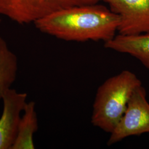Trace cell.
Wrapping results in <instances>:
<instances>
[{
  "label": "cell",
  "mask_w": 149,
  "mask_h": 149,
  "mask_svg": "<svg viewBox=\"0 0 149 149\" xmlns=\"http://www.w3.org/2000/svg\"><path fill=\"white\" fill-rule=\"evenodd\" d=\"M106 48L129 54L149 69V32L136 35L119 34L104 44Z\"/></svg>",
  "instance_id": "52a82bcc"
},
{
  "label": "cell",
  "mask_w": 149,
  "mask_h": 149,
  "mask_svg": "<svg viewBox=\"0 0 149 149\" xmlns=\"http://www.w3.org/2000/svg\"><path fill=\"white\" fill-rule=\"evenodd\" d=\"M100 0H0V15L19 24L34 23L44 17L72 7L95 5Z\"/></svg>",
  "instance_id": "3957f363"
},
{
  "label": "cell",
  "mask_w": 149,
  "mask_h": 149,
  "mask_svg": "<svg viewBox=\"0 0 149 149\" xmlns=\"http://www.w3.org/2000/svg\"><path fill=\"white\" fill-rule=\"evenodd\" d=\"M119 16L95 5L72 7L54 12L35 22L40 32L66 41L103 40L114 37Z\"/></svg>",
  "instance_id": "6da1fadb"
},
{
  "label": "cell",
  "mask_w": 149,
  "mask_h": 149,
  "mask_svg": "<svg viewBox=\"0 0 149 149\" xmlns=\"http://www.w3.org/2000/svg\"><path fill=\"white\" fill-rule=\"evenodd\" d=\"M145 133H149V103L146 91L141 85L134 91L127 109L111 133L107 144L112 145L129 136Z\"/></svg>",
  "instance_id": "277c9868"
},
{
  "label": "cell",
  "mask_w": 149,
  "mask_h": 149,
  "mask_svg": "<svg viewBox=\"0 0 149 149\" xmlns=\"http://www.w3.org/2000/svg\"><path fill=\"white\" fill-rule=\"evenodd\" d=\"M27 97L26 93L19 92L12 88L3 96V109L0 117V149H12Z\"/></svg>",
  "instance_id": "8992f818"
},
{
  "label": "cell",
  "mask_w": 149,
  "mask_h": 149,
  "mask_svg": "<svg viewBox=\"0 0 149 149\" xmlns=\"http://www.w3.org/2000/svg\"><path fill=\"white\" fill-rule=\"evenodd\" d=\"M1 18H0V23H1Z\"/></svg>",
  "instance_id": "30bf717a"
},
{
  "label": "cell",
  "mask_w": 149,
  "mask_h": 149,
  "mask_svg": "<svg viewBox=\"0 0 149 149\" xmlns=\"http://www.w3.org/2000/svg\"><path fill=\"white\" fill-rule=\"evenodd\" d=\"M38 129L36 103L27 102L18 126L16 140L11 149H34V134Z\"/></svg>",
  "instance_id": "ba28073f"
},
{
  "label": "cell",
  "mask_w": 149,
  "mask_h": 149,
  "mask_svg": "<svg viewBox=\"0 0 149 149\" xmlns=\"http://www.w3.org/2000/svg\"><path fill=\"white\" fill-rule=\"evenodd\" d=\"M18 70V61L16 54L0 37V101L16 81Z\"/></svg>",
  "instance_id": "9c48e42d"
},
{
  "label": "cell",
  "mask_w": 149,
  "mask_h": 149,
  "mask_svg": "<svg viewBox=\"0 0 149 149\" xmlns=\"http://www.w3.org/2000/svg\"><path fill=\"white\" fill-rule=\"evenodd\" d=\"M118 14L120 22L118 31L122 35L149 32V0H102Z\"/></svg>",
  "instance_id": "5b68a950"
},
{
  "label": "cell",
  "mask_w": 149,
  "mask_h": 149,
  "mask_svg": "<svg viewBox=\"0 0 149 149\" xmlns=\"http://www.w3.org/2000/svg\"><path fill=\"white\" fill-rule=\"evenodd\" d=\"M142 85L133 72L124 70L106 80L97 91L93 105V125L111 133L122 119L134 91Z\"/></svg>",
  "instance_id": "7a4b0ae2"
}]
</instances>
